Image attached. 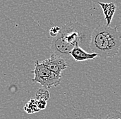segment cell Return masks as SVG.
Instances as JSON below:
<instances>
[{
	"instance_id": "obj_1",
	"label": "cell",
	"mask_w": 121,
	"mask_h": 119,
	"mask_svg": "<svg viewBox=\"0 0 121 119\" xmlns=\"http://www.w3.org/2000/svg\"><path fill=\"white\" fill-rule=\"evenodd\" d=\"M121 45V33L118 26H98L92 30L90 50L96 53L98 57L106 59L115 57Z\"/></svg>"
},
{
	"instance_id": "obj_2",
	"label": "cell",
	"mask_w": 121,
	"mask_h": 119,
	"mask_svg": "<svg viewBox=\"0 0 121 119\" xmlns=\"http://www.w3.org/2000/svg\"><path fill=\"white\" fill-rule=\"evenodd\" d=\"M91 33L92 30L90 28L80 22H69L61 28L59 35L69 44L90 50Z\"/></svg>"
},
{
	"instance_id": "obj_3",
	"label": "cell",
	"mask_w": 121,
	"mask_h": 119,
	"mask_svg": "<svg viewBox=\"0 0 121 119\" xmlns=\"http://www.w3.org/2000/svg\"><path fill=\"white\" fill-rule=\"evenodd\" d=\"M33 73L35 74V77L32 79V81L39 83L42 88L50 89L52 87H57L60 84L61 76L50 70L39 61H35Z\"/></svg>"
},
{
	"instance_id": "obj_4",
	"label": "cell",
	"mask_w": 121,
	"mask_h": 119,
	"mask_svg": "<svg viewBox=\"0 0 121 119\" xmlns=\"http://www.w3.org/2000/svg\"><path fill=\"white\" fill-rule=\"evenodd\" d=\"M74 48V46L65 42L59 34L53 38L50 45V49L53 54L61 57L64 59L71 56L70 54Z\"/></svg>"
},
{
	"instance_id": "obj_5",
	"label": "cell",
	"mask_w": 121,
	"mask_h": 119,
	"mask_svg": "<svg viewBox=\"0 0 121 119\" xmlns=\"http://www.w3.org/2000/svg\"><path fill=\"white\" fill-rule=\"evenodd\" d=\"M41 63L50 70L60 76L61 72L68 67V63L64 58L53 54L50 58L43 60Z\"/></svg>"
},
{
	"instance_id": "obj_6",
	"label": "cell",
	"mask_w": 121,
	"mask_h": 119,
	"mask_svg": "<svg viewBox=\"0 0 121 119\" xmlns=\"http://www.w3.org/2000/svg\"><path fill=\"white\" fill-rule=\"evenodd\" d=\"M70 55L76 61H84L87 60H93L95 59V58L98 57V54L96 53H94V52L89 53V52H86L84 49L79 47L78 45H76L72 50Z\"/></svg>"
},
{
	"instance_id": "obj_7",
	"label": "cell",
	"mask_w": 121,
	"mask_h": 119,
	"mask_svg": "<svg viewBox=\"0 0 121 119\" xmlns=\"http://www.w3.org/2000/svg\"><path fill=\"white\" fill-rule=\"evenodd\" d=\"M98 4L100 6V7L103 10V14L105 16V19L106 20V25L109 26L112 22L113 16L117 8L116 4L113 2L104 3V2H100V1H98Z\"/></svg>"
},
{
	"instance_id": "obj_8",
	"label": "cell",
	"mask_w": 121,
	"mask_h": 119,
	"mask_svg": "<svg viewBox=\"0 0 121 119\" xmlns=\"http://www.w3.org/2000/svg\"><path fill=\"white\" fill-rule=\"evenodd\" d=\"M121 116V113L114 108H109L103 110L100 115L99 119H118Z\"/></svg>"
},
{
	"instance_id": "obj_9",
	"label": "cell",
	"mask_w": 121,
	"mask_h": 119,
	"mask_svg": "<svg viewBox=\"0 0 121 119\" xmlns=\"http://www.w3.org/2000/svg\"><path fill=\"white\" fill-rule=\"evenodd\" d=\"M23 110L28 114H34L40 111L37 106V100L35 98H31L30 101L26 104V105L23 107Z\"/></svg>"
},
{
	"instance_id": "obj_10",
	"label": "cell",
	"mask_w": 121,
	"mask_h": 119,
	"mask_svg": "<svg viewBox=\"0 0 121 119\" xmlns=\"http://www.w3.org/2000/svg\"><path fill=\"white\" fill-rule=\"evenodd\" d=\"M50 94L49 91L48 89H46L45 88H41L40 89L37 90V92H36V100H44L48 101L50 98Z\"/></svg>"
},
{
	"instance_id": "obj_11",
	"label": "cell",
	"mask_w": 121,
	"mask_h": 119,
	"mask_svg": "<svg viewBox=\"0 0 121 119\" xmlns=\"http://www.w3.org/2000/svg\"><path fill=\"white\" fill-rule=\"evenodd\" d=\"M60 30H61V28L59 27V26H53L50 30V35L52 38L55 37L59 34Z\"/></svg>"
},
{
	"instance_id": "obj_12",
	"label": "cell",
	"mask_w": 121,
	"mask_h": 119,
	"mask_svg": "<svg viewBox=\"0 0 121 119\" xmlns=\"http://www.w3.org/2000/svg\"><path fill=\"white\" fill-rule=\"evenodd\" d=\"M37 106L39 109L41 110H45L47 107V101L44 100H37Z\"/></svg>"
},
{
	"instance_id": "obj_13",
	"label": "cell",
	"mask_w": 121,
	"mask_h": 119,
	"mask_svg": "<svg viewBox=\"0 0 121 119\" xmlns=\"http://www.w3.org/2000/svg\"><path fill=\"white\" fill-rule=\"evenodd\" d=\"M121 119V117H120V118H119V119Z\"/></svg>"
}]
</instances>
